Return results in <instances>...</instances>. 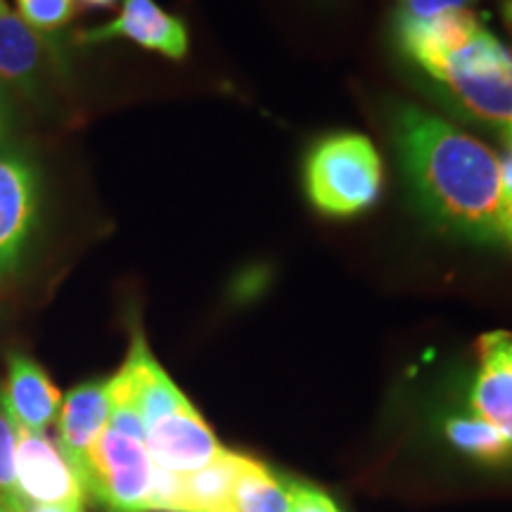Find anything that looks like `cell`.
I'll return each instance as SVG.
<instances>
[{
  "label": "cell",
  "instance_id": "obj_22",
  "mask_svg": "<svg viewBox=\"0 0 512 512\" xmlns=\"http://www.w3.org/2000/svg\"><path fill=\"white\" fill-rule=\"evenodd\" d=\"M290 512H339V508L323 491L297 484L294 486V503Z\"/></svg>",
  "mask_w": 512,
  "mask_h": 512
},
{
  "label": "cell",
  "instance_id": "obj_30",
  "mask_svg": "<svg viewBox=\"0 0 512 512\" xmlns=\"http://www.w3.org/2000/svg\"><path fill=\"white\" fill-rule=\"evenodd\" d=\"M216 512H240V510H235L233 505H228V508H223V510H216Z\"/></svg>",
  "mask_w": 512,
  "mask_h": 512
},
{
  "label": "cell",
  "instance_id": "obj_25",
  "mask_svg": "<svg viewBox=\"0 0 512 512\" xmlns=\"http://www.w3.org/2000/svg\"><path fill=\"white\" fill-rule=\"evenodd\" d=\"M8 503L12 505V510H15V512H86V508H64V505H38V503L27 501V498H22L19 494L8 498Z\"/></svg>",
  "mask_w": 512,
  "mask_h": 512
},
{
  "label": "cell",
  "instance_id": "obj_9",
  "mask_svg": "<svg viewBox=\"0 0 512 512\" xmlns=\"http://www.w3.org/2000/svg\"><path fill=\"white\" fill-rule=\"evenodd\" d=\"M145 446L152 463L176 475L202 470L226 453L192 403L147 427Z\"/></svg>",
  "mask_w": 512,
  "mask_h": 512
},
{
  "label": "cell",
  "instance_id": "obj_6",
  "mask_svg": "<svg viewBox=\"0 0 512 512\" xmlns=\"http://www.w3.org/2000/svg\"><path fill=\"white\" fill-rule=\"evenodd\" d=\"M17 494L38 505L86 508V489L57 441L46 432L17 430Z\"/></svg>",
  "mask_w": 512,
  "mask_h": 512
},
{
  "label": "cell",
  "instance_id": "obj_8",
  "mask_svg": "<svg viewBox=\"0 0 512 512\" xmlns=\"http://www.w3.org/2000/svg\"><path fill=\"white\" fill-rule=\"evenodd\" d=\"M110 384L112 406L136 408L145 422V430L157 420L166 418L178 408L188 406V396L176 387L174 380L159 366L157 358L150 354L143 335L133 337L124 366L119 373L107 380Z\"/></svg>",
  "mask_w": 512,
  "mask_h": 512
},
{
  "label": "cell",
  "instance_id": "obj_17",
  "mask_svg": "<svg viewBox=\"0 0 512 512\" xmlns=\"http://www.w3.org/2000/svg\"><path fill=\"white\" fill-rule=\"evenodd\" d=\"M446 437L465 456L486 465H505L512 460V444L491 422L479 415L451 418L446 422Z\"/></svg>",
  "mask_w": 512,
  "mask_h": 512
},
{
  "label": "cell",
  "instance_id": "obj_23",
  "mask_svg": "<svg viewBox=\"0 0 512 512\" xmlns=\"http://www.w3.org/2000/svg\"><path fill=\"white\" fill-rule=\"evenodd\" d=\"M503 178V245L512 249V155L501 157Z\"/></svg>",
  "mask_w": 512,
  "mask_h": 512
},
{
  "label": "cell",
  "instance_id": "obj_3",
  "mask_svg": "<svg viewBox=\"0 0 512 512\" xmlns=\"http://www.w3.org/2000/svg\"><path fill=\"white\" fill-rule=\"evenodd\" d=\"M430 74L446 83L475 117L512 124V53L491 31L479 29Z\"/></svg>",
  "mask_w": 512,
  "mask_h": 512
},
{
  "label": "cell",
  "instance_id": "obj_12",
  "mask_svg": "<svg viewBox=\"0 0 512 512\" xmlns=\"http://www.w3.org/2000/svg\"><path fill=\"white\" fill-rule=\"evenodd\" d=\"M479 373L472 387V411L512 444V332L479 337Z\"/></svg>",
  "mask_w": 512,
  "mask_h": 512
},
{
  "label": "cell",
  "instance_id": "obj_16",
  "mask_svg": "<svg viewBox=\"0 0 512 512\" xmlns=\"http://www.w3.org/2000/svg\"><path fill=\"white\" fill-rule=\"evenodd\" d=\"M294 486L297 482L275 477L266 465L245 456L230 505L240 512H290Z\"/></svg>",
  "mask_w": 512,
  "mask_h": 512
},
{
  "label": "cell",
  "instance_id": "obj_5",
  "mask_svg": "<svg viewBox=\"0 0 512 512\" xmlns=\"http://www.w3.org/2000/svg\"><path fill=\"white\" fill-rule=\"evenodd\" d=\"M152 463L143 439H133L107 425L95 441L86 470L83 489L110 512H150Z\"/></svg>",
  "mask_w": 512,
  "mask_h": 512
},
{
  "label": "cell",
  "instance_id": "obj_4",
  "mask_svg": "<svg viewBox=\"0 0 512 512\" xmlns=\"http://www.w3.org/2000/svg\"><path fill=\"white\" fill-rule=\"evenodd\" d=\"M43 176L36 157L19 140L0 145V283L27 259L41 226Z\"/></svg>",
  "mask_w": 512,
  "mask_h": 512
},
{
  "label": "cell",
  "instance_id": "obj_2",
  "mask_svg": "<svg viewBox=\"0 0 512 512\" xmlns=\"http://www.w3.org/2000/svg\"><path fill=\"white\" fill-rule=\"evenodd\" d=\"M382 188V162L363 136L323 140L306 162V190L320 211L351 216L370 207Z\"/></svg>",
  "mask_w": 512,
  "mask_h": 512
},
{
  "label": "cell",
  "instance_id": "obj_14",
  "mask_svg": "<svg viewBox=\"0 0 512 512\" xmlns=\"http://www.w3.org/2000/svg\"><path fill=\"white\" fill-rule=\"evenodd\" d=\"M479 29L482 24L470 10L444 12L430 19L401 17L399 24L403 48L427 72H432L448 55L463 48Z\"/></svg>",
  "mask_w": 512,
  "mask_h": 512
},
{
  "label": "cell",
  "instance_id": "obj_29",
  "mask_svg": "<svg viewBox=\"0 0 512 512\" xmlns=\"http://www.w3.org/2000/svg\"><path fill=\"white\" fill-rule=\"evenodd\" d=\"M0 512H15L8 501H0Z\"/></svg>",
  "mask_w": 512,
  "mask_h": 512
},
{
  "label": "cell",
  "instance_id": "obj_26",
  "mask_svg": "<svg viewBox=\"0 0 512 512\" xmlns=\"http://www.w3.org/2000/svg\"><path fill=\"white\" fill-rule=\"evenodd\" d=\"M79 3L86 5V8H112L119 0H79Z\"/></svg>",
  "mask_w": 512,
  "mask_h": 512
},
{
  "label": "cell",
  "instance_id": "obj_24",
  "mask_svg": "<svg viewBox=\"0 0 512 512\" xmlns=\"http://www.w3.org/2000/svg\"><path fill=\"white\" fill-rule=\"evenodd\" d=\"M17 140V100L0 86V145Z\"/></svg>",
  "mask_w": 512,
  "mask_h": 512
},
{
  "label": "cell",
  "instance_id": "obj_10",
  "mask_svg": "<svg viewBox=\"0 0 512 512\" xmlns=\"http://www.w3.org/2000/svg\"><path fill=\"white\" fill-rule=\"evenodd\" d=\"M128 38L145 50L169 60H183L188 55V29L181 19L159 8L155 0H124L119 17L105 27L81 31L74 36L76 46Z\"/></svg>",
  "mask_w": 512,
  "mask_h": 512
},
{
  "label": "cell",
  "instance_id": "obj_19",
  "mask_svg": "<svg viewBox=\"0 0 512 512\" xmlns=\"http://www.w3.org/2000/svg\"><path fill=\"white\" fill-rule=\"evenodd\" d=\"M17 456V425L12 422L3 396H0V501H8L17 494L15 475Z\"/></svg>",
  "mask_w": 512,
  "mask_h": 512
},
{
  "label": "cell",
  "instance_id": "obj_13",
  "mask_svg": "<svg viewBox=\"0 0 512 512\" xmlns=\"http://www.w3.org/2000/svg\"><path fill=\"white\" fill-rule=\"evenodd\" d=\"M0 396L17 430L29 432H46L62 406L60 389L34 358L24 354H10L8 377L0 387Z\"/></svg>",
  "mask_w": 512,
  "mask_h": 512
},
{
  "label": "cell",
  "instance_id": "obj_1",
  "mask_svg": "<svg viewBox=\"0 0 512 512\" xmlns=\"http://www.w3.org/2000/svg\"><path fill=\"white\" fill-rule=\"evenodd\" d=\"M394 143L422 202L460 233L503 245L501 157L482 140L403 105Z\"/></svg>",
  "mask_w": 512,
  "mask_h": 512
},
{
  "label": "cell",
  "instance_id": "obj_7",
  "mask_svg": "<svg viewBox=\"0 0 512 512\" xmlns=\"http://www.w3.org/2000/svg\"><path fill=\"white\" fill-rule=\"evenodd\" d=\"M60 57L57 43L48 41L0 0V86L17 102L43 105L46 76Z\"/></svg>",
  "mask_w": 512,
  "mask_h": 512
},
{
  "label": "cell",
  "instance_id": "obj_18",
  "mask_svg": "<svg viewBox=\"0 0 512 512\" xmlns=\"http://www.w3.org/2000/svg\"><path fill=\"white\" fill-rule=\"evenodd\" d=\"M76 0H17L19 17L29 24L36 34L57 43V34L72 22Z\"/></svg>",
  "mask_w": 512,
  "mask_h": 512
},
{
  "label": "cell",
  "instance_id": "obj_28",
  "mask_svg": "<svg viewBox=\"0 0 512 512\" xmlns=\"http://www.w3.org/2000/svg\"><path fill=\"white\" fill-rule=\"evenodd\" d=\"M505 140H508V147H510V155H512V124L505 126Z\"/></svg>",
  "mask_w": 512,
  "mask_h": 512
},
{
  "label": "cell",
  "instance_id": "obj_11",
  "mask_svg": "<svg viewBox=\"0 0 512 512\" xmlns=\"http://www.w3.org/2000/svg\"><path fill=\"white\" fill-rule=\"evenodd\" d=\"M110 415L112 401L107 380L83 382L62 399L57 413V446L62 448L79 479L86 470L95 441L110 425Z\"/></svg>",
  "mask_w": 512,
  "mask_h": 512
},
{
  "label": "cell",
  "instance_id": "obj_27",
  "mask_svg": "<svg viewBox=\"0 0 512 512\" xmlns=\"http://www.w3.org/2000/svg\"><path fill=\"white\" fill-rule=\"evenodd\" d=\"M505 19H508V24L512 29V0H505Z\"/></svg>",
  "mask_w": 512,
  "mask_h": 512
},
{
  "label": "cell",
  "instance_id": "obj_20",
  "mask_svg": "<svg viewBox=\"0 0 512 512\" xmlns=\"http://www.w3.org/2000/svg\"><path fill=\"white\" fill-rule=\"evenodd\" d=\"M147 508L150 512H183V475L155 465Z\"/></svg>",
  "mask_w": 512,
  "mask_h": 512
},
{
  "label": "cell",
  "instance_id": "obj_21",
  "mask_svg": "<svg viewBox=\"0 0 512 512\" xmlns=\"http://www.w3.org/2000/svg\"><path fill=\"white\" fill-rule=\"evenodd\" d=\"M475 0H403V17L430 19L444 12L467 10Z\"/></svg>",
  "mask_w": 512,
  "mask_h": 512
},
{
  "label": "cell",
  "instance_id": "obj_15",
  "mask_svg": "<svg viewBox=\"0 0 512 512\" xmlns=\"http://www.w3.org/2000/svg\"><path fill=\"white\" fill-rule=\"evenodd\" d=\"M240 453L226 451L202 470L183 475V512H216L228 508L238 482Z\"/></svg>",
  "mask_w": 512,
  "mask_h": 512
}]
</instances>
